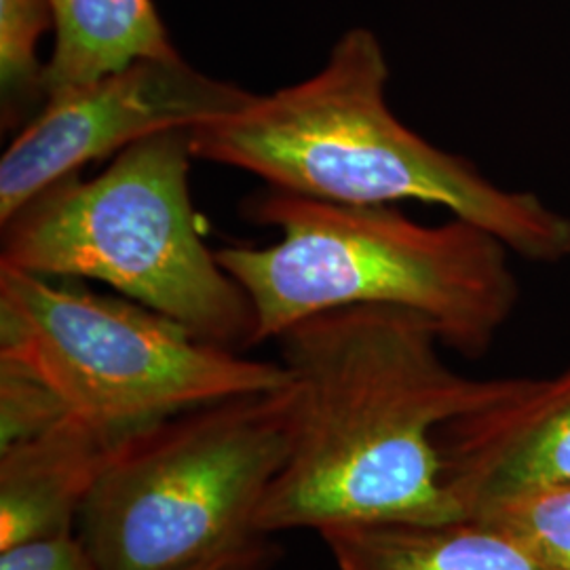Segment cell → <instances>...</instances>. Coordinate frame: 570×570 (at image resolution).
Instances as JSON below:
<instances>
[{"label": "cell", "mask_w": 570, "mask_h": 570, "mask_svg": "<svg viewBox=\"0 0 570 570\" xmlns=\"http://www.w3.org/2000/svg\"><path fill=\"white\" fill-rule=\"evenodd\" d=\"M296 387L292 449L256 518L266 534L463 513L444 487L440 433L520 379H469L428 317L393 306L313 315L279 338Z\"/></svg>", "instance_id": "6da1fadb"}, {"label": "cell", "mask_w": 570, "mask_h": 570, "mask_svg": "<svg viewBox=\"0 0 570 570\" xmlns=\"http://www.w3.org/2000/svg\"><path fill=\"white\" fill-rule=\"evenodd\" d=\"M389 77L381 39L351 28L305 81L256 94L242 110L195 127L193 155L322 202L440 205L530 263L570 258L569 216L534 193L492 183L410 129L389 106Z\"/></svg>", "instance_id": "7a4b0ae2"}, {"label": "cell", "mask_w": 570, "mask_h": 570, "mask_svg": "<svg viewBox=\"0 0 570 570\" xmlns=\"http://www.w3.org/2000/svg\"><path fill=\"white\" fill-rule=\"evenodd\" d=\"M242 212L282 233L265 247L216 252L252 303L254 345L326 311L393 306L428 317L444 346L480 357L520 301L508 245L456 216L421 225L391 205L334 204L266 184Z\"/></svg>", "instance_id": "3957f363"}, {"label": "cell", "mask_w": 570, "mask_h": 570, "mask_svg": "<svg viewBox=\"0 0 570 570\" xmlns=\"http://www.w3.org/2000/svg\"><path fill=\"white\" fill-rule=\"evenodd\" d=\"M190 131L155 134L91 180L72 174L42 188L0 225V266L102 282L207 343L254 346L252 303L199 230Z\"/></svg>", "instance_id": "277c9868"}, {"label": "cell", "mask_w": 570, "mask_h": 570, "mask_svg": "<svg viewBox=\"0 0 570 570\" xmlns=\"http://www.w3.org/2000/svg\"><path fill=\"white\" fill-rule=\"evenodd\" d=\"M294 419L292 381L122 435L82 508V546L102 570H178L261 532Z\"/></svg>", "instance_id": "5b68a950"}, {"label": "cell", "mask_w": 570, "mask_h": 570, "mask_svg": "<svg viewBox=\"0 0 570 570\" xmlns=\"http://www.w3.org/2000/svg\"><path fill=\"white\" fill-rule=\"evenodd\" d=\"M0 357L112 438L184 410L284 389L289 370L207 343L125 296L0 266Z\"/></svg>", "instance_id": "8992f818"}, {"label": "cell", "mask_w": 570, "mask_h": 570, "mask_svg": "<svg viewBox=\"0 0 570 570\" xmlns=\"http://www.w3.org/2000/svg\"><path fill=\"white\" fill-rule=\"evenodd\" d=\"M256 98L183 56L148 58L42 104L0 157V225L49 184L161 131L225 119Z\"/></svg>", "instance_id": "52a82bcc"}, {"label": "cell", "mask_w": 570, "mask_h": 570, "mask_svg": "<svg viewBox=\"0 0 570 570\" xmlns=\"http://www.w3.org/2000/svg\"><path fill=\"white\" fill-rule=\"evenodd\" d=\"M444 487L463 515L524 492L570 482V367L520 379L508 397L440 433Z\"/></svg>", "instance_id": "ba28073f"}, {"label": "cell", "mask_w": 570, "mask_h": 570, "mask_svg": "<svg viewBox=\"0 0 570 570\" xmlns=\"http://www.w3.org/2000/svg\"><path fill=\"white\" fill-rule=\"evenodd\" d=\"M117 440L68 414L0 450V551L75 532Z\"/></svg>", "instance_id": "9c48e42d"}, {"label": "cell", "mask_w": 570, "mask_h": 570, "mask_svg": "<svg viewBox=\"0 0 570 570\" xmlns=\"http://www.w3.org/2000/svg\"><path fill=\"white\" fill-rule=\"evenodd\" d=\"M338 570H550L508 530L478 518L320 530Z\"/></svg>", "instance_id": "30bf717a"}, {"label": "cell", "mask_w": 570, "mask_h": 570, "mask_svg": "<svg viewBox=\"0 0 570 570\" xmlns=\"http://www.w3.org/2000/svg\"><path fill=\"white\" fill-rule=\"evenodd\" d=\"M53 51L45 70V102L129 63L180 56L153 0H47Z\"/></svg>", "instance_id": "8fae6325"}, {"label": "cell", "mask_w": 570, "mask_h": 570, "mask_svg": "<svg viewBox=\"0 0 570 570\" xmlns=\"http://www.w3.org/2000/svg\"><path fill=\"white\" fill-rule=\"evenodd\" d=\"M53 30L47 0H0V94L2 127H16L45 104V70L39 41Z\"/></svg>", "instance_id": "7c38bea8"}, {"label": "cell", "mask_w": 570, "mask_h": 570, "mask_svg": "<svg viewBox=\"0 0 570 570\" xmlns=\"http://www.w3.org/2000/svg\"><path fill=\"white\" fill-rule=\"evenodd\" d=\"M508 530L550 570H570V482L524 490L469 515Z\"/></svg>", "instance_id": "4fadbf2b"}, {"label": "cell", "mask_w": 570, "mask_h": 570, "mask_svg": "<svg viewBox=\"0 0 570 570\" xmlns=\"http://www.w3.org/2000/svg\"><path fill=\"white\" fill-rule=\"evenodd\" d=\"M63 416L68 410L53 389L20 364L0 357V450L41 435Z\"/></svg>", "instance_id": "5bb4252c"}, {"label": "cell", "mask_w": 570, "mask_h": 570, "mask_svg": "<svg viewBox=\"0 0 570 570\" xmlns=\"http://www.w3.org/2000/svg\"><path fill=\"white\" fill-rule=\"evenodd\" d=\"M0 570H102L82 546L81 537L63 532L0 551Z\"/></svg>", "instance_id": "9a60e30c"}, {"label": "cell", "mask_w": 570, "mask_h": 570, "mask_svg": "<svg viewBox=\"0 0 570 570\" xmlns=\"http://www.w3.org/2000/svg\"><path fill=\"white\" fill-rule=\"evenodd\" d=\"M273 534L256 532L244 541L216 551L178 570H266L277 558L279 548L271 541Z\"/></svg>", "instance_id": "2e32d148"}]
</instances>
